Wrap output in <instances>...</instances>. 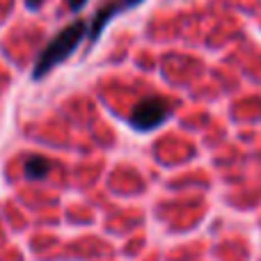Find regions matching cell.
<instances>
[{
    "instance_id": "cell-1",
    "label": "cell",
    "mask_w": 261,
    "mask_h": 261,
    "mask_svg": "<svg viewBox=\"0 0 261 261\" xmlns=\"http://www.w3.org/2000/svg\"><path fill=\"white\" fill-rule=\"evenodd\" d=\"M85 35H87L85 21H73V23H69L67 28H62L39 53V58H37V62H35V69H32V78L41 81L48 71H53L58 64H62L64 60L83 44V37Z\"/></svg>"
},
{
    "instance_id": "cell-2",
    "label": "cell",
    "mask_w": 261,
    "mask_h": 261,
    "mask_svg": "<svg viewBox=\"0 0 261 261\" xmlns=\"http://www.w3.org/2000/svg\"><path fill=\"white\" fill-rule=\"evenodd\" d=\"M172 115V103L163 96H149V99H142L138 106L133 108L128 122L133 128L138 130H151L161 124L167 122V117Z\"/></svg>"
},
{
    "instance_id": "cell-3",
    "label": "cell",
    "mask_w": 261,
    "mask_h": 261,
    "mask_svg": "<svg viewBox=\"0 0 261 261\" xmlns=\"http://www.w3.org/2000/svg\"><path fill=\"white\" fill-rule=\"evenodd\" d=\"M122 9V5L119 3H108V5H103V7L99 9V12L94 14V18H92V25H90V41L94 44L96 39H99V35H101V30L106 28V23L110 21V18L115 16V14Z\"/></svg>"
},
{
    "instance_id": "cell-4",
    "label": "cell",
    "mask_w": 261,
    "mask_h": 261,
    "mask_svg": "<svg viewBox=\"0 0 261 261\" xmlns=\"http://www.w3.org/2000/svg\"><path fill=\"white\" fill-rule=\"evenodd\" d=\"M23 172H25V176L32 181L46 179V174L50 172V161H46L44 156H30L25 161V165H23Z\"/></svg>"
},
{
    "instance_id": "cell-5",
    "label": "cell",
    "mask_w": 261,
    "mask_h": 261,
    "mask_svg": "<svg viewBox=\"0 0 261 261\" xmlns=\"http://www.w3.org/2000/svg\"><path fill=\"white\" fill-rule=\"evenodd\" d=\"M67 3H69V9H71V12H81V9L85 7L87 0H67Z\"/></svg>"
},
{
    "instance_id": "cell-6",
    "label": "cell",
    "mask_w": 261,
    "mask_h": 261,
    "mask_svg": "<svg viewBox=\"0 0 261 261\" xmlns=\"http://www.w3.org/2000/svg\"><path fill=\"white\" fill-rule=\"evenodd\" d=\"M140 3H144V0H122V9H128V7H135V5H140Z\"/></svg>"
},
{
    "instance_id": "cell-7",
    "label": "cell",
    "mask_w": 261,
    "mask_h": 261,
    "mask_svg": "<svg viewBox=\"0 0 261 261\" xmlns=\"http://www.w3.org/2000/svg\"><path fill=\"white\" fill-rule=\"evenodd\" d=\"M41 3H44V0H25L28 9H39V7H41Z\"/></svg>"
}]
</instances>
